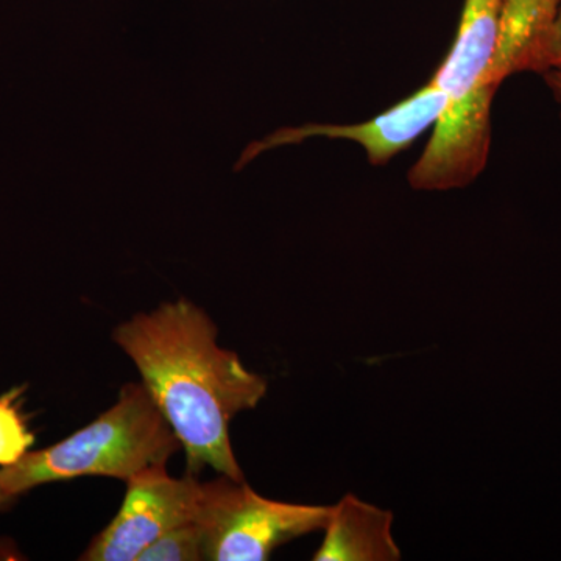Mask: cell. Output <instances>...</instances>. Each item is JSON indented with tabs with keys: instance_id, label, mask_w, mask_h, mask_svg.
<instances>
[{
	"instance_id": "11",
	"label": "cell",
	"mask_w": 561,
	"mask_h": 561,
	"mask_svg": "<svg viewBox=\"0 0 561 561\" xmlns=\"http://www.w3.org/2000/svg\"><path fill=\"white\" fill-rule=\"evenodd\" d=\"M561 68V5L553 21L551 31L542 41L540 49L530 62L529 72L545 73L548 70Z\"/></svg>"
},
{
	"instance_id": "7",
	"label": "cell",
	"mask_w": 561,
	"mask_h": 561,
	"mask_svg": "<svg viewBox=\"0 0 561 561\" xmlns=\"http://www.w3.org/2000/svg\"><path fill=\"white\" fill-rule=\"evenodd\" d=\"M393 513L348 493L331 505L323 542L316 561H398L401 549L393 537Z\"/></svg>"
},
{
	"instance_id": "2",
	"label": "cell",
	"mask_w": 561,
	"mask_h": 561,
	"mask_svg": "<svg viewBox=\"0 0 561 561\" xmlns=\"http://www.w3.org/2000/svg\"><path fill=\"white\" fill-rule=\"evenodd\" d=\"M180 449L175 432L144 383L128 382L108 411L65 440L0 468V479L11 496L81 476L127 482L146 468L168 463Z\"/></svg>"
},
{
	"instance_id": "10",
	"label": "cell",
	"mask_w": 561,
	"mask_h": 561,
	"mask_svg": "<svg viewBox=\"0 0 561 561\" xmlns=\"http://www.w3.org/2000/svg\"><path fill=\"white\" fill-rule=\"evenodd\" d=\"M35 443V434L21 413L20 391L0 398V468L16 463Z\"/></svg>"
},
{
	"instance_id": "6",
	"label": "cell",
	"mask_w": 561,
	"mask_h": 561,
	"mask_svg": "<svg viewBox=\"0 0 561 561\" xmlns=\"http://www.w3.org/2000/svg\"><path fill=\"white\" fill-rule=\"evenodd\" d=\"M446 105L448 95L430 80V83L409 98L360 124H309L298 128H280L267 138L251 142L243 150L236 169L239 171L265 151L301 144L311 138L351 140L365 150L371 165H386L408 150L427 128L434 127Z\"/></svg>"
},
{
	"instance_id": "12",
	"label": "cell",
	"mask_w": 561,
	"mask_h": 561,
	"mask_svg": "<svg viewBox=\"0 0 561 561\" xmlns=\"http://www.w3.org/2000/svg\"><path fill=\"white\" fill-rule=\"evenodd\" d=\"M542 77H545L546 84L551 91L553 101L559 105L561 119V68L548 70V72L542 73Z\"/></svg>"
},
{
	"instance_id": "3",
	"label": "cell",
	"mask_w": 561,
	"mask_h": 561,
	"mask_svg": "<svg viewBox=\"0 0 561 561\" xmlns=\"http://www.w3.org/2000/svg\"><path fill=\"white\" fill-rule=\"evenodd\" d=\"M330 515L331 505L268 500L245 479L220 474L202 482L197 519L205 530V560H268L279 546L324 530Z\"/></svg>"
},
{
	"instance_id": "8",
	"label": "cell",
	"mask_w": 561,
	"mask_h": 561,
	"mask_svg": "<svg viewBox=\"0 0 561 561\" xmlns=\"http://www.w3.org/2000/svg\"><path fill=\"white\" fill-rule=\"evenodd\" d=\"M561 0H505L500 38L486 83L500 90L515 73L529 72L530 62L551 31Z\"/></svg>"
},
{
	"instance_id": "13",
	"label": "cell",
	"mask_w": 561,
	"mask_h": 561,
	"mask_svg": "<svg viewBox=\"0 0 561 561\" xmlns=\"http://www.w3.org/2000/svg\"><path fill=\"white\" fill-rule=\"evenodd\" d=\"M16 500V496H11L10 493H7V490L3 489L2 485V479H0V511H3V508L9 507L11 502Z\"/></svg>"
},
{
	"instance_id": "4",
	"label": "cell",
	"mask_w": 561,
	"mask_h": 561,
	"mask_svg": "<svg viewBox=\"0 0 561 561\" xmlns=\"http://www.w3.org/2000/svg\"><path fill=\"white\" fill-rule=\"evenodd\" d=\"M505 0H463L456 38L432 83L448 95L438 124L467 136L491 133V105L496 92L486 79L494 54Z\"/></svg>"
},
{
	"instance_id": "5",
	"label": "cell",
	"mask_w": 561,
	"mask_h": 561,
	"mask_svg": "<svg viewBox=\"0 0 561 561\" xmlns=\"http://www.w3.org/2000/svg\"><path fill=\"white\" fill-rule=\"evenodd\" d=\"M201 502L197 476L172 478L165 465L146 468L127 481L119 513L95 535L80 560L136 561L162 535L197 519Z\"/></svg>"
},
{
	"instance_id": "9",
	"label": "cell",
	"mask_w": 561,
	"mask_h": 561,
	"mask_svg": "<svg viewBox=\"0 0 561 561\" xmlns=\"http://www.w3.org/2000/svg\"><path fill=\"white\" fill-rule=\"evenodd\" d=\"M198 560H205V530L198 519H192L151 542L136 561Z\"/></svg>"
},
{
	"instance_id": "1",
	"label": "cell",
	"mask_w": 561,
	"mask_h": 561,
	"mask_svg": "<svg viewBox=\"0 0 561 561\" xmlns=\"http://www.w3.org/2000/svg\"><path fill=\"white\" fill-rule=\"evenodd\" d=\"M113 339L175 432L186 454L187 474L198 478L209 467L241 481L230 423L238 413L256 408L268 386L238 353L219 346L208 313L186 298L162 302L121 323Z\"/></svg>"
}]
</instances>
